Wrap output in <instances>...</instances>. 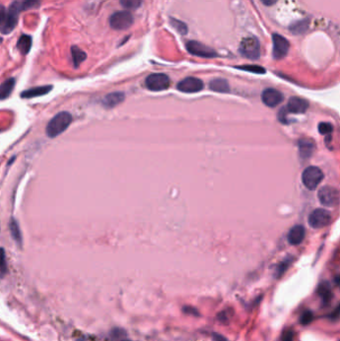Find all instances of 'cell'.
Masks as SVG:
<instances>
[{"instance_id": "7402d4cb", "label": "cell", "mask_w": 340, "mask_h": 341, "mask_svg": "<svg viewBox=\"0 0 340 341\" xmlns=\"http://www.w3.org/2000/svg\"><path fill=\"white\" fill-rule=\"evenodd\" d=\"M71 53H72V58H73V63L74 66L77 68L82 62L86 59L87 55L84 51H82L80 48H78L77 46H73L71 48Z\"/></svg>"}, {"instance_id": "8992f818", "label": "cell", "mask_w": 340, "mask_h": 341, "mask_svg": "<svg viewBox=\"0 0 340 341\" xmlns=\"http://www.w3.org/2000/svg\"><path fill=\"white\" fill-rule=\"evenodd\" d=\"M331 222V213L324 209L314 210L309 214L308 223L314 229H322L328 226Z\"/></svg>"}, {"instance_id": "4dcf8cb0", "label": "cell", "mask_w": 340, "mask_h": 341, "mask_svg": "<svg viewBox=\"0 0 340 341\" xmlns=\"http://www.w3.org/2000/svg\"><path fill=\"white\" fill-rule=\"evenodd\" d=\"M239 69L245 70V71H250V72H254V73H264L265 70L260 66H242V67H238Z\"/></svg>"}, {"instance_id": "484cf974", "label": "cell", "mask_w": 340, "mask_h": 341, "mask_svg": "<svg viewBox=\"0 0 340 341\" xmlns=\"http://www.w3.org/2000/svg\"><path fill=\"white\" fill-rule=\"evenodd\" d=\"M143 0H120V3L126 9H137L142 5Z\"/></svg>"}, {"instance_id": "e575fe53", "label": "cell", "mask_w": 340, "mask_h": 341, "mask_svg": "<svg viewBox=\"0 0 340 341\" xmlns=\"http://www.w3.org/2000/svg\"><path fill=\"white\" fill-rule=\"evenodd\" d=\"M261 1L266 6H271V5L275 4L278 0H261Z\"/></svg>"}, {"instance_id": "603a6c76", "label": "cell", "mask_w": 340, "mask_h": 341, "mask_svg": "<svg viewBox=\"0 0 340 341\" xmlns=\"http://www.w3.org/2000/svg\"><path fill=\"white\" fill-rule=\"evenodd\" d=\"M307 28H308V21L307 20H301V21H298V22L292 24L289 27V30L293 34H302L307 30Z\"/></svg>"}, {"instance_id": "d590c367", "label": "cell", "mask_w": 340, "mask_h": 341, "mask_svg": "<svg viewBox=\"0 0 340 341\" xmlns=\"http://www.w3.org/2000/svg\"><path fill=\"white\" fill-rule=\"evenodd\" d=\"M77 341H93V340H91L89 338H79V339H77Z\"/></svg>"}, {"instance_id": "836d02e7", "label": "cell", "mask_w": 340, "mask_h": 341, "mask_svg": "<svg viewBox=\"0 0 340 341\" xmlns=\"http://www.w3.org/2000/svg\"><path fill=\"white\" fill-rule=\"evenodd\" d=\"M183 313H185V314H194L195 315H198L199 314H198V311H197V309L196 308H192V307H190V306H188V307H183Z\"/></svg>"}, {"instance_id": "d6a6232c", "label": "cell", "mask_w": 340, "mask_h": 341, "mask_svg": "<svg viewBox=\"0 0 340 341\" xmlns=\"http://www.w3.org/2000/svg\"><path fill=\"white\" fill-rule=\"evenodd\" d=\"M6 9L4 8V6L2 5H0V26H1L5 20V17H6Z\"/></svg>"}, {"instance_id": "e0dca14e", "label": "cell", "mask_w": 340, "mask_h": 341, "mask_svg": "<svg viewBox=\"0 0 340 341\" xmlns=\"http://www.w3.org/2000/svg\"><path fill=\"white\" fill-rule=\"evenodd\" d=\"M15 86V79L9 78L0 85V100H4L10 96Z\"/></svg>"}, {"instance_id": "4316f807", "label": "cell", "mask_w": 340, "mask_h": 341, "mask_svg": "<svg viewBox=\"0 0 340 341\" xmlns=\"http://www.w3.org/2000/svg\"><path fill=\"white\" fill-rule=\"evenodd\" d=\"M19 2H20L21 9L23 11V10L38 7L40 5L41 0H22V1H19Z\"/></svg>"}, {"instance_id": "9a60e30c", "label": "cell", "mask_w": 340, "mask_h": 341, "mask_svg": "<svg viewBox=\"0 0 340 341\" xmlns=\"http://www.w3.org/2000/svg\"><path fill=\"white\" fill-rule=\"evenodd\" d=\"M51 89H52V86H39V87H35V88H31V89H28V90L22 92L21 97L26 98V99H30V98L38 97V96H43V95L47 94V93H49Z\"/></svg>"}, {"instance_id": "1f68e13d", "label": "cell", "mask_w": 340, "mask_h": 341, "mask_svg": "<svg viewBox=\"0 0 340 341\" xmlns=\"http://www.w3.org/2000/svg\"><path fill=\"white\" fill-rule=\"evenodd\" d=\"M293 331L291 329H288L284 332L283 337H282V341H293Z\"/></svg>"}, {"instance_id": "5bb4252c", "label": "cell", "mask_w": 340, "mask_h": 341, "mask_svg": "<svg viewBox=\"0 0 340 341\" xmlns=\"http://www.w3.org/2000/svg\"><path fill=\"white\" fill-rule=\"evenodd\" d=\"M304 236H305V230L302 226H295L293 227L289 233H288V242L292 245H297V244H300L303 239H304Z\"/></svg>"}, {"instance_id": "cb8c5ba5", "label": "cell", "mask_w": 340, "mask_h": 341, "mask_svg": "<svg viewBox=\"0 0 340 341\" xmlns=\"http://www.w3.org/2000/svg\"><path fill=\"white\" fill-rule=\"evenodd\" d=\"M9 228H10V232H11V235H12L13 238L18 243H20L22 241V237H21V233H20V229H19L18 223L15 220H11Z\"/></svg>"}, {"instance_id": "44dd1931", "label": "cell", "mask_w": 340, "mask_h": 341, "mask_svg": "<svg viewBox=\"0 0 340 341\" xmlns=\"http://www.w3.org/2000/svg\"><path fill=\"white\" fill-rule=\"evenodd\" d=\"M317 293L322 298L323 302L328 303L332 297V291H331L330 285L328 283L321 284L317 289Z\"/></svg>"}, {"instance_id": "9c48e42d", "label": "cell", "mask_w": 340, "mask_h": 341, "mask_svg": "<svg viewBox=\"0 0 340 341\" xmlns=\"http://www.w3.org/2000/svg\"><path fill=\"white\" fill-rule=\"evenodd\" d=\"M318 199L320 203L325 207H334L339 202V193L335 188L323 187L318 192Z\"/></svg>"}, {"instance_id": "ffe728a7", "label": "cell", "mask_w": 340, "mask_h": 341, "mask_svg": "<svg viewBox=\"0 0 340 341\" xmlns=\"http://www.w3.org/2000/svg\"><path fill=\"white\" fill-rule=\"evenodd\" d=\"M31 46H32V38L28 35H22L16 45L17 49L23 55H26L30 51Z\"/></svg>"}, {"instance_id": "83f0119b", "label": "cell", "mask_w": 340, "mask_h": 341, "mask_svg": "<svg viewBox=\"0 0 340 341\" xmlns=\"http://www.w3.org/2000/svg\"><path fill=\"white\" fill-rule=\"evenodd\" d=\"M171 22H172V25L177 29V31H178L179 33H181L183 35H184L185 33H187L188 28H187V25H185L183 22L176 20V19H171Z\"/></svg>"}, {"instance_id": "30bf717a", "label": "cell", "mask_w": 340, "mask_h": 341, "mask_svg": "<svg viewBox=\"0 0 340 341\" xmlns=\"http://www.w3.org/2000/svg\"><path fill=\"white\" fill-rule=\"evenodd\" d=\"M187 49L191 54L195 56H199V57L212 58V57L218 56V53H216L214 50L197 41H189L187 43Z\"/></svg>"}, {"instance_id": "d4e9b609", "label": "cell", "mask_w": 340, "mask_h": 341, "mask_svg": "<svg viewBox=\"0 0 340 341\" xmlns=\"http://www.w3.org/2000/svg\"><path fill=\"white\" fill-rule=\"evenodd\" d=\"M7 262H6V257H5V252L0 247V277H3L7 273Z\"/></svg>"}, {"instance_id": "3957f363", "label": "cell", "mask_w": 340, "mask_h": 341, "mask_svg": "<svg viewBox=\"0 0 340 341\" xmlns=\"http://www.w3.org/2000/svg\"><path fill=\"white\" fill-rule=\"evenodd\" d=\"M22 11L20 2L19 1H14L8 11L6 12V17L3 22V24L0 26V32L3 34H8L11 31L16 27L17 22H18V15Z\"/></svg>"}, {"instance_id": "ac0fdd59", "label": "cell", "mask_w": 340, "mask_h": 341, "mask_svg": "<svg viewBox=\"0 0 340 341\" xmlns=\"http://www.w3.org/2000/svg\"><path fill=\"white\" fill-rule=\"evenodd\" d=\"M124 94L121 92H115V93H111V94L107 95L104 99V105L108 108H112L117 106L118 104H120L121 102H123L124 100Z\"/></svg>"}, {"instance_id": "52a82bcc", "label": "cell", "mask_w": 340, "mask_h": 341, "mask_svg": "<svg viewBox=\"0 0 340 341\" xmlns=\"http://www.w3.org/2000/svg\"><path fill=\"white\" fill-rule=\"evenodd\" d=\"M134 17L129 11H118L110 17V25L116 30H125L132 26Z\"/></svg>"}, {"instance_id": "6da1fadb", "label": "cell", "mask_w": 340, "mask_h": 341, "mask_svg": "<svg viewBox=\"0 0 340 341\" xmlns=\"http://www.w3.org/2000/svg\"><path fill=\"white\" fill-rule=\"evenodd\" d=\"M72 120H73V117L68 112L58 113L47 124V127H46L47 136L50 138H55L61 135L70 126Z\"/></svg>"}, {"instance_id": "2e32d148", "label": "cell", "mask_w": 340, "mask_h": 341, "mask_svg": "<svg viewBox=\"0 0 340 341\" xmlns=\"http://www.w3.org/2000/svg\"><path fill=\"white\" fill-rule=\"evenodd\" d=\"M299 155L303 159H307L312 156L314 151V143L309 139H302L299 141Z\"/></svg>"}, {"instance_id": "8d00e7d4", "label": "cell", "mask_w": 340, "mask_h": 341, "mask_svg": "<svg viewBox=\"0 0 340 341\" xmlns=\"http://www.w3.org/2000/svg\"><path fill=\"white\" fill-rule=\"evenodd\" d=\"M121 341H131V340H121Z\"/></svg>"}, {"instance_id": "277c9868", "label": "cell", "mask_w": 340, "mask_h": 341, "mask_svg": "<svg viewBox=\"0 0 340 341\" xmlns=\"http://www.w3.org/2000/svg\"><path fill=\"white\" fill-rule=\"evenodd\" d=\"M239 52L249 59H258L261 55V45L256 37H246L239 45Z\"/></svg>"}, {"instance_id": "4fadbf2b", "label": "cell", "mask_w": 340, "mask_h": 341, "mask_svg": "<svg viewBox=\"0 0 340 341\" xmlns=\"http://www.w3.org/2000/svg\"><path fill=\"white\" fill-rule=\"evenodd\" d=\"M308 107H309V104L306 100L302 98H298V97H292L289 99L287 105V110L293 114H301L306 112Z\"/></svg>"}, {"instance_id": "7c38bea8", "label": "cell", "mask_w": 340, "mask_h": 341, "mask_svg": "<svg viewBox=\"0 0 340 341\" xmlns=\"http://www.w3.org/2000/svg\"><path fill=\"white\" fill-rule=\"evenodd\" d=\"M262 102L270 108L276 107L277 105H280L284 101V95L282 94V93L278 90L272 89V88L265 89L262 92Z\"/></svg>"}, {"instance_id": "5b68a950", "label": "cell", "mask_w": 340, "mask_h": 341, "mask_svg": "<svg viewBox=\"0 0 340 341\" xmlns=\"http://www.w3.org/2000/svg\"><path fill=\"white\" fill-rule=\"evenodd\" d=\"M146 87L154 92L164 91L170 87V78L163 73L151 74L146 78Z\"/></svg>"}, {"instance_id": "7a4b0ae2", "label": "cell", "mask_w": 340, "mask_h": 341, "mask_svg": "<svg viewBox=\"0 0 340 341\" xmlns=\"http://www.w3.org/2000/svg\"><path fill=\"white\" fill-rule=\"evenodd\" d=\"M302 183L308 190H315L323 180L322 171L314 166L306 168L302 173Z\"/></svg>"}, {"instance_id": "f1b7e54d", "label": "cell", "mask_w": 340, "mask_h": 341, "mask_svg": "<svg viewBox=\"0 0 340 341\" xmlns=\"http://www.w3.org/2000/svg\"><path fill=\"white\" fill-rule=\"evenodd\" d=\"M318 130H319V133L320 134H322V135H329V134H331L332 133V131H333V127H332V125H331V124H329V123H324V122H322V123H320L319 124V126H318Z\"/></svg>"}, {"instance_id": "d6986e66", "label": "cell", "mask_w": 340, "mask_h": 341, "mask_svg": "<svg viewBox=\"0 0 340 341\" xmlns=\"http://www.w3.org/2000/svg\"><path fill=\"white\" fill-rule=\"evenodd\" d=\"M210 90L218 93H228L230 91V86L227 80L225 79H213L209 83Z\"/></svg>"}, {"instance_id": "ba28073f", "label": "cell", "mask_w": 340, "mask_h": 341, "mask_svg": "<svg viewBox=\"0 0 340 341\" xmlns=\"http://www.w3.org/2000/svg\"><path fill=\"white\" fill-rule=\"evenodd\" d=\"M272 55L274 59L284 58L289 49V42L287 38L280 34H273L272 36Z\"/></svg>"}, {"instance_id": "8fae6325", "label": "cell", "mask_w": 340, "mask_h": 341, "mask_svg": "<svg viewBox=\"0 0 340 341\" xmlns=\"http://www.w3.org/2000/svg\"><path fill=\"white\" fill-rule=\"evenodd\" d=\"M177 88L183 93H197L203 90L204 83L199 78L188 77L179 82Z\"/></svg>"}, {"instance_id": "f546056e", "label": "cell", "mask_w": 340, "mask_h": 341, "mask_svg": "<svg viewBox=\"0 0 340 341\" xmlns=\"http://www.w3.org/2000/svg\"><path fill=\"white\" fill-rule=\"evenodd\" d=\"M313 320H314V314L311 311H307V312L303 313L301 317H300V322L303 325L309 324Z\"/></svg>"}]
</instances>
